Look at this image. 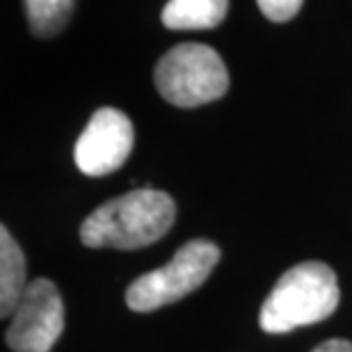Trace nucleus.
<instances>
[{
  "label": "nucleus",
  "instance_id": "obj_1",
  "mask_svg": "<svg viewBox=\"0 0 352 352\" xmlns=\"http://www.w3.org/2000/svg\"><path fill=\"white\" fill-rule=\"evenodd\" d=\"M176 204L163 190L138 188L105 201L80 224L87 248L140 250L160 241L172 229Z\"/></svg>",
  "mask_w": 352,
  "mask_h": 352
},
{
  "label": "nucleus",
  "instance_id": "obj_2",
  "mask_svg": "<svg viewBox=\"0 0 352 352\" xmlns=\"http://www.w3.org/2000/svg\"><path fill=\"white\" fill-rule=\"evenodd\" d=\"M341 302L336 274L320 261H305L286 270L265 298L258 325L267 334H286L295 327L329 318Z\"/></svg>",
  "mask_w": 352,
  "mask_h": 352
},
{
  "label": "nucleus",
  "instance_id": "obj_3",
  "mask_svg": "<svg viewBox=\"0 0 352 352\" xmlns=\"http://www.w3.org/2000/svg\"><path fill=\"white\" fill-rule=\"evenodd\" d=\"M160 96L176 108H199L229 91V72L210 46L179 44L170 48L153 72Z\"/></svg>",
  "mask_w": 352,
  "mask_h": 352
},
{
  "label": "nucleus",
  "instance_id": "obj_4",
  "mask_svg": "<svg viewBox=\"0 0 352 352\" xmlns=\"http://www.w3.org/2000/svg\"><path fill=\"white\" fill-rule=\"evenodd\" d=\"M217 261H220V248L215 243L204 238L188 241L170 258V263L144 272L133 281L126 291V305L133 311L146 314L179 302L210 277Z\"/></svg>",
  "mask_w": 352,
  "mask_h": 352
},
{
  "label": "nucleus",
  "instance_id": "obj_5",
  "mask_svg": "<svg viewBox=\"0 0 352 352\" xmlns=\"http://www.w3.org/2000/svg\"><path fill=\"white\" fill-rule=\"evenodd\" d=\"M65 332V302L51 279H34L12 311L5 341L14 352H51Z\"/></svg>",
  "mask_w": 352,
  "mask_h": 352
},
{
  "label": "nucleus",
  "instance_id": "obj_6",
  "mask_svg": "<svg viewBox=\"0 0 352 352\" xmlns=\"http://www.w3.org/2000/svg\"><path fill=\"white\" fill-rule=\"evenodd\" d=\"M135 144L133 122L117 108H98L76 142L74 158L87 176L117 172Z\"/></svg>",
  "mask_w": 352,
  "mask_h": 352
},
{
  "label": "nucleus",
  "instance_id": "obj_7",
  "mask_svg": "<svg viewBox=\"0 0 352 352\" xmlns=\"http://www.w3.org/2000/svg\"><path fill=\"white\" fill-rule=\"evenodd\" d=\"M25 256L7 227H0V318L12 316L28 288Z\"/></svg>",
  "mask_w": 352,
  "mask_h": 352
},
{
  "label": "nucleus",
  "instance_id": "obj_8",
  "mask_svg": "<svg viewBox=\"0 0 352 352\" xmlns=\"http://www.w3.org/2000/svg\"><path fill=\"white\" fill-rule=\"evenodd\" d=\"M229 12V0H170L160 21L170 30H210Z\"/></svg>",
  "mask_w": 352,
  "mask_h": 352
},
{
  "label": "nucleus",
  "instance_id": "obj_9",
  "mask_svg": "<svg viewBox=\"0 0 352 352\" xmlns=\"http://www.w3.org/2000/svg\"><path fill=\"white\" fill-rule=\"evenodd\" d=\"M30 30L41 39L62 32L74 14L76 0H23Z\"/></svg>",
  "mask_w": 352,
  "mask_h": 352
},
{
  "label": "nucleus",
  "instance_id": "obj_10",
  "mask_svg": "<svg viewBox=\"0 0 352 352\" xmlns=\"http://www.w3.org/2000/svg\"><path fill=\"white\" fill-rule=\"evenodd\" d=\"M256 3L258 10L265 14V19L274 21V23H286V21L295 19L305 0H256Z\"/></svg>",
  "mask_w": 352,
  "mask_h": 352
},
{
  "label": "nucleus",
  "instance_id": "obj_11",
  "mask_svg": "<svg viewBox=\"0 0 352 352\" xmlns=\"http://www.w3.org/2000/svg\"><path fill=\"white\" fill-rule=\"evenodd\" d=\"M311 352H352V343L343 339H329L320 343L318 348H314Z\"/></svg>",
  "mask_w": 352,
  "mask_h": 352
}]
</instances>
